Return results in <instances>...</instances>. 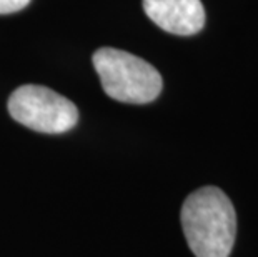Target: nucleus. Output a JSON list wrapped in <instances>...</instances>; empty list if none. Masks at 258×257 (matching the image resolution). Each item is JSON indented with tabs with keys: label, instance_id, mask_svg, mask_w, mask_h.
<instances>
[{
	"label": "nucleus",
	"instance_id": "nucleus-1",
	"mask_svg": "<svg viewBox=\"0 0 258 257\" xmlns=\"http://www.w3.org/2000/svg\"><path fill=\"white\" fill-rule=\"evenodd\" d=\"M185 239L197 257H228L237 237V214L218 187H202L185 199L180 212Z\"/></svg>",
	"mask_w": 258,
	"mask_h": 257
},
{
	"label": "nucleus",
	"instance_id": "nucleus-2",
	"mask_svg": "<svg viewBox=\"0 0 258 257\" xmlns=\"http://www.w3.org/2000/svg\"><path fill=\"white\" fill-rule=\"evenodd\" d=\"M93 65L103 92L125 104H148L160 95L163 80L144 59L118 48L103 47L93 54Z\"/></svg>",
	"mask_w": 258,
	"mask_h": 257
},
{
	"label": "nucleus",
	"instance_id": "nucleus-3",
	"mask_svg": "<svg viewBox=\"0 0 258 257\" xmlns=\"http://www.w3.org/2000/svg\"><path fill=\"white\" fill-rule=\"evenodd\" d=\"M9 114L42 134H63L79 122V109L67 97L42 85H22L10 95Z\"/></svg>",
	"mask_w": 258,
	"mask_h": 257
},
{
	"label": "nucleus",
	"instance_id": "nucleus-4",
	"mask_svg": "<svg viewBox=\"0 0 258 257\" xmlns=\"http://www.w3.org/2000/svg\"><path fill=\"white\" fill-rule=\"evenodd\" d=\"M144 10L153 24L173 35H195L205 25L200 0H144Z\"/></svg>",
	"mask_w": 258,
	"mask_h": 257
},
{
	"label": "nucleus",
	"instance_id": "nucleus-5",
	"mask_svg": "<svg viewBox=\"0 0 258 257\" xmlns=\"http://www.w3.org/2000/svg\"><path fill=\"white\" fill-rule=\"evenodd\" d=\"M30 0H0V14H14L25 9Z\"/></svg>",
	"mask_w": 258,
	"mask_h": 257
}]
</instances>
